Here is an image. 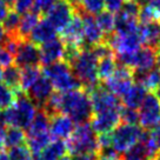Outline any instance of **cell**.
<instances>
[{
    "mask_svg": "<svg viewBox=\"0 0 160 160\" xmlns=\"http://www.w3.org/2000/svg\"><path fill=\"white\" fill-rule=\"evenodd\" d=\"M135 1H137L140 6H141V5H145V4H147L150 0H135Z\"/></svg>",
    "mask_w": 160,
    "mask_h": 160,
    "instance_id": "7dc6e473",
    "label": "cell"
},
{
    "mask_svg": "<svg viewBox=\"0 0 160 160\" xmlns=\"http://www.w3.org/2000/svg\"><path fill=\"white\" fill-rule=\"evenodd\" d=\"M37 111L38 107L30 97L24 92H18L14 104L0 113V119L5 122L6 126H13L27 131L34 119Z\"/></svg>",
    "mask_w": 160,
    "mask_h": 160,
    "instance_id": "7a4b0ae2",
    "label": "cell"
},
{
    "mask_svg": "<svg viewBox=\"0 0 160 160\" xmlns=\"http://www.w3.org/2000/svg\"><path fill=\"white\" fill-rule=\"evenodd\" d=\"M157 52H158V64L160 65V39L159 42H158V46H157Z\"/></svg>",
    "mask_w": 160,
    "mask_h": 160,
    "instance_id": "bcb514c9",
    "label": "cell"
},
{
    "mask_svg": "<svg viewBox=\"0 0 160 160\" xmlns=\"http://www.w3.org/2000/svg\"><path fill=\"white\" fill-rule=\"evenodd\" d=\"M57 31L51 25V22L47 19H41L38 21V24L32 30L30 34V39L35 45H42L44 42L55 38Z\"/></svg>",
    "mask_w": 160,
    "mask_h": 160,
    "instance_id": "ac0fdd59",
    "label": "cell"
},
{
    "mask_svg": "<svg viewBox=\"0 0 160 160\" xmlns=\"http://www.w3.org/2000/svg\"><path fill=\"white\" fill-rule=\"evenodd\" d=\"M14 62L20 68L27 66H38V64H40L39 47L31 40H22L14 54Z\"/></svg>",
    "mask_w": 160,
    "mask_h": 160,
    "instance_id": "5bb4252c",
    "label": "cell"
},
{
    "mask_svg": "<svg viewBox=\"0 0 160 160\" xmlns=\"http://www.w3.org/2000/svg\"><path fill=\"white\" fill-rule=\"evenodd\" d=\"M150 135L151 138H152V140H153V142H154L158 152H160V121L151 130Z\"/></svg>",
    "mask_w": 160,
    "mask_h": 160,
    "instance_id": "ab89813d",
    "label": "cell"
},
{
    "mask_svg": "<svg viewBox=\"0 0 160 160\" xmlns=\"http://www.w3.org/2000/svg\"><path fill=\"white\" fill-rule=\"evenodd\" d=\"M8 5L7 4H5L2 0H0V24L4 21V19H5V17L7 15V13H8Z\"/></svg>",
    "mask_w": 160,
    "mask_h": 160,
    "instance_id": "b9f144b4",
    "label": "cell"
},
{
    "mask_svg": "<svg viewBox=\"0 0 160 160\" xmlns=\"http://www.w3.org/2000/svg\"><path fill=\"white\" fill-rule=\"evenodd\" d=\"M139 28V20L135 17L125 14L122 12H118L115 14V27L114 31L117 34H128L137 32Z\"/></svg>",
    "mask_w": 160,
    "mask_h": 160,
    "instance_id": "44dd1931",
    "label": "cell"
},
{
    "mask_svg": "<svg viewBox=\"0 0 160 160\" xmlns=\"http://www.w3.org/2000/svg\"><path fill=\"white\" fill-rule=\"evenodd\" d=\"M59 160H70V157H62V158H61V159H59Z\"/></svg>",
    "mask_w": 160,
    "mask_h": 160,
    "instance_id": "f5cc1de1",
    "label": "cell"
},
{
    "mask_svg": "<svg viewBox=\"0 0 160 160\" xmlns=\"http://www.w3.org/2000/svg\"><path fill=\"white\" fill-rule=\"evenodd\" d=\"M67 151L75 153H97L99 151L98 137L88 122L78 124L66 142Z\"/></svg>",
    "mask_w": 160,
    "mask_h": 160,
    "instance_id": "5b68a950",
    "label": "cell"
},
{
    "mask_svg": "<svg viewBox=\"0 0 160 160\" xmlns=\"http://www.w3.org/2000/svg\"><path fill=\"white\" fill-rule=\"evenodd\" d=\"M138 114L140 127L152 130L160 121V99L154 93L147 94L140 105Z\"/></svg>",
    "mask_w": 160,
    "mask_h": 160,
    "instance_id": "ba28073f",
    "label": "cell"
},
{
    "mask_svg": "<svg viewBox=\"0 0 160 160\" xmlns=\"http://www.w3.org/2000/svg\"><path fill=\"white\" fill-rule=\"evenodd\" d=\"M26 94L30 97L38 108H44L50 100L51 95L53 94V85L47 77L41 74L28 88Z\"/></svg>",
    "mask_w": 160,
    "mask_h": 160,
    "instance_id": "4fadbf2b",
    "label": "cell"
},
{
    "mask_svg": "<svg viewBox=\"0 0 160 160\" xmlns=\"http://www.w3.org/2000/svg\"><path fill=\"white\" fill-rule=\"evenodd\" d=\"M75 128L74 121L62 113H54L51 115L50 133L52 138L59 140L68 139Z\"/></svg>",
    "mask_w": 160,
    "mask_h": 160,
    "instance_id": "2e32d148",
    "label": "cell"
},
{
    "mask_svg": "<svg viewBox=\"0 0 160 160\" xmlns=\"http://www.w3.org/2000/svg\"><path fill=\"white\" fill-rule=\"evenodd\" d=\"M61 33V40L64 44L70 45L82 46V35H84V27H82V19L81 14L75 11L71 22L66 26V28ZM82 48V47H81Z\"/></svg>",
    "mask_w": 160,
    "mask_h": 160,
    "instance_id": "e0dca14e",
    "label": "cell"
},
{
    "mask_svg": "<svg viewBox=\"0 0 160 160\" xmlns=\"http://www.w3.org/2000/svg\"><path fill=\"white\" fill-rule=\"evenodd\" d=\"M106 87L118 98H122L134 84V73L131 67L118 65L113 75L106 80Z\"/></svg>",
    "mask_w": 160,
    "mask_h": 160,
    "instance_id": "52a82bcc",
    "label": "cell"
},
{
    "mask_svg": "<svg viewBox=\"0 0 160 160\" xmlns=\"http://www.w3.org/2000/svg\"><path fill=\"white\" fill-rule=\"evenodd\" d=\"M40 50V64L44 66H48L57 61L64 60L65 44L61 38H53L44 42L39 47Z\"/></svg>",
    "mask_w": 160,
    "mask_h": 160,
    "instance_id": "9a60e30c",
    "label": "cell"
},
{
    "mask_svg": "<svg viewBox=\"0 0 160 160\" xmlns=\"http://www.w3.org/2000/svg\"><path fill=\"white\" fill-rule=\"evenodd\" d=\"M140 7H141V6H140L135 0H126L125 2H124V5H122V7L120 8V12L138 18L139 12H140Z\"/></svg>",
    "mask_w": 160,
    "mask_h": 160,
    "instance_id": "d590c367",
    "label": "cell"
},
{
    "mask_svg": "<svg viewBox=\"0 0 160 160\" xmlns=\"http://www.w3.org/2000/svg\"><path fill=\"white\" fill-rule=\"evenodd\" d=\"M26 140V135L24 130L10 126L8 128H6L5 133V147H15V146L24 145Z\"/></svg>",
    "mask_w": 160,
    "mask_h": 160,
    "instance_id": "4316f807",
    "label": "cell"
},
{
    "mask_svg": "<svg viewBox=\"0 0 160 160\" xmlns=\"http://www.w3.org/2000/svg\"><path fill=\"white\" fill-rule=\"evenodd\" d=\"M42 73L51 80L53 88H55L60 93H66L70 91L82 88L81 82L73 74L70 64L66 62L65 60H60L54 64L45 66Z\"/></svg>",
    "mask_w": 160,
    "mask_h": 160,
    "instance_id": "277c9868",
    "label": "cell"
},
{
    "mask_svg": "<svg viewBox=\"0 0 160 160\" xmlns=\"http://www.w3.org/2000/svg\"><path fill=\"white\" fill-rule=\"evenodd\" d=\"M67 1H68L71 5L75 8V11H77V10H79L80 8V6H81V1H82V0H67Z\"/></svg>",
    "mask_w": 160,
    "mask_h": 160,
    "instance_id": "ee69618b",
    "label": "cell"
},
{
    "mask_svg": "<svg viewBox=\"0 0 160 160\" xmlns=\"http://www.w3.org/2000/svg\"><path fill=\"white\" fill-rule=\"evenodd\" d=\"M134 80L135 82H139L141 85H144V87L147 91L154 92L160 84V66L152 68L151 71L146 72L145 74L135 78Z\"/></svg>",
    "mask_w": 160,
    "mask_h": 160,
    "instance_id": "484cf974",
    "label": "cell"
},
{
    "mask_svg": "<svg viewBox=\"0 0 160 160\" xmlns=\"http://www.w3.org/2000/svg\"><path fill=\"white\" fill-rule=\"evenodd\" d=\"M42 110H45L50 115L54 113L66 114L77 125L88 122L93 115L90 94L84 88L70 91L66 93L53 92Z\"/></svg>",
    "mask_w": 160,
    "mask_h": 160,
    "instance_id": "6da1fadb",
    "label": "cell"
},
{
    "mask_svg": "<svg viewBox=\"0 0 160 160\" xmlns=\"http://www.w3.org/2000/svg\"><path fill=\"white\" fill-rule=\"evenodd\" d=\"M126 0H105V7L111 13H118Z\"/></svg>",
    "mask_w": 160,
    "mask_h": 160,
    "instance_id": "f35d334b",
    "label": "cell"
},
{
    "mask_svg": "<svg viewBox=\"0 0 160 160\" xmlns=\"http://www.w3.org/2000/svg\"><path fill=\"white\" fill-rule=\"evenodd\" d=\"M71 70L77 79L87 91L99 84L98 78V58L91 50L82 48L75 59L70 64Z\"/></svg>",
    "mask_w": 160,
    "mask_h": 160,
    "instance_id": "3957f363",
    "label": "cell"
},
{
    "mask_svg": "<svg viewBox=\"0 0 160 160\" xmlns=\"http://www.w3.org/2000/svg\"><path fill=\"white\" fill-rule=\"evenodd\" d=\"M40 75H41V70L38 66L24 67L21 70V81H20V90H21V92L26 93Z\"/></svg>",
    "mask_w": 160,
    "mask_h": 160,
    "instance_id": "d4e9b609",
    "label": "cell"
},
{
    "mask_svg": "<svg viewBox=\"0 0 160 160\" xmlns=\"http://www.w3.org/2000/svg\"><path fill=\"white\" fill-rule=\"evenodd\" d=\"M104 8H105V0H82L80 8L77 11L94 15L102 12Z\"/></svg>",
    "mask_w": 160,
    "mask_h": 160,
    "instance_id": "4dcf8cb0",
    "label": "cell"
},
{
    "mask_svg": "<svg viewBox=\"0 0 160 160\" xmlns=\"http://www.w3.org/2000/svg\"><path fill=\"white\" fill-rule=\"evenodd\" d=\"M118 62L115 60L114 55L105 57L98 60V78L99 81H106L113 75Z\"/></svg>",
    "mask_w": 160,
    "mask_h": 160,
    "instance_id": "cb8c5ba5",
    "label": "cell"
},
{
    "mask_svg": "<svg viewBox=\"0 0 160 160\" xmlns=\"http://www.w3.org/2000/svg\"><path fill=\"white\" fill-rule=\"evenodd\" d=\"M139 34L142 44L157 48L160 39V21H151L139 26Z\"/></svg>",
    "mask_w": 160,
    "mask_h": 160,
    "instance_id": "d6986e66",
    "label": "cell"
},
{
    "mask_svg": "<svg viewBox=\"0 0 160 160\" xmlns=\"http://www.w3.org/2000/svg\"><path fill=\"white\" fill-rule=\"evenodd\" d=\"M97 160H120V157L112 147H106L99 148L97 152Z\"/></svg>",
    "mask_w": 160,
    "mask_h": 160,
    "instance_id": "8d00e7d4",
    "label": "cell"
},
{
    "mask_svg": "<svg viewBox=\"0 0 160 160\" xmlns=\"http://www.w3.org/2000/svg\"><path fill=\"white\" fill-rule=\"evenodd\" d=\"M158 64V52L157 48L144 46L140 47L133 55L132 70L134 73V79L140 75L145 74L146 72L154 68Z\"/></svg>",
    "mask_w": 160,
    "mask_h": 160,
    "instance_id": "8fae6325",
    "label": "cell"
},
{
    "mask_svg": "<svg viewBox=\"0 0 160 160\" xmlns=\"http://www.w3.org/2000/svg\"><path fill=\"white\" fill-rule=\"evenodd\" d=\"M120 120L125 124H132V125H137V122H139V114L137 110L133 108H128V107H124L120 113Z\"/></svg>",
    "mask_w": 160,
    "mask_h": 160,
    "instance_id": "d6a6232c",
    "label": "cell"
},
{
    "mask_svg": "<svg viewBox=\"0 0 160 160\" xmlns=\"http://www.w3.org/2000/svg\"><path fill=\"white\" fill-rule=\"evenodd\" d=\"M5 4H7L8 6H11V5H13V2H14V0H2Z\"/></svg>",
    "mask_w": 160,
    "mask_h": 160,
    "instance_id": "681fc988",
    "label": "cell"
},
{
    "mask_svg": "<svg viewBox=\"0 0 160 160\" xmlns=\"http://www.w3.org/2000/svg\"><path fill=\"white\" fill-rule=\"evenodd\" d=\"M153 93H154V94L157 95V97H158V98L160 99V84H159V86L157 87V90H155L154 92H153Z\"/></svg>",
    "mask_w": 160,
    "mask_h": 160,
    "instance_id": "c3c4849f",
    "label": "cell"
},
{
    "mask_svg": "<svg viewBox=\"0 0 160 160\" xmlns=\"http://www.w3.org/2000/svg\"><path fill=\"white\" fill-rule=\"evenodd\" d=\"M39 17L40 15L35 12H28L26 14H22V18L20 19L19 30H18V35L20 39L25 40L30 37L32 30L39 21Z\"/></svg>",
    "mask_w": 160,
    "mask_h": 160,
    "instance_id": "603a6c76",
    "label": "cell"
},
{
    "mask_svg": "<svg viewBox=\"0 0 160 160\" xmlns=\"http://www.w3.org/2000/svg\"><path fill=\"white\" fill-rule=\"evenodd\" d=\"M5 38H6L5 31H4V28H2V27H0V45L2 44V41L5 40Z\"/></svg>",
    "mask_w": 160,
    "mask_h": 160,
    "instance_id": "f6af8a7d",
    "label": "cell"
},
{
    "mask_svg": "<svg viewBox=\"0 0 160 160\" xmlns=\"http://www.w3.org/2000/svg\"><path fill=\"white\" fill-rule=\"evenodd\" d=\"M14 61V55L11 54L7 50H5L2 46L0 45V65L2 67H7L13 64Z\"/></svg>",
    "mask_w": 160,
    "mask_h": 160,
    "instance_id": "74e56055",
    "label": "cell"
},
{
    "mask_svg": "<svg viewBox=\"0 0 160 160\" xmlns=\"http://www.w3.org/2000/svg\"><path fill=\"white\" fill-rule=\"evenodd\" d=\"M20 19H21L20 14H18L14 10L8 11V13L5 17L4 21H2V28L5 31L6 35H18Z\"/></svg>",
    "mask_w": 160,
    "mask_h": 160,
    "instance_id": "f1b7e54d",
    "label": "cell"
},
{
    "mask_svg": "<svg viewBox=\"0 0 160 160\" xmlns=\"http://www.w3.org/2000/svg\"><path fill=\"white\" fill-rule=\"evenodd\" d=\"M146 95H147V90L144 87V85H141L139 82H135L130 88V91L121 98L122 106L137 110L140 107Z\"/></svg>",
    "mask_w": 160,
    "mask_h": 160,
    "instance_id": "ffe728a7",
    "label": "cell"
},
{
    "mask_svg": "<svg viewBox=\"0 0 160 160\" xmlns=\"http://www.w3.org/2000/svg\"><path fill=\"white\" fill-rule=\"evenodd\" d=\"M34 0H14L13 2V10L18 14H26L33 10Z\"/></svg>",
    "mask_w": 160,
    "mask_h": 160,
    "instance_id": "e575fe53",
    "label": "cell"
},
{
    "mask_svg": "<svg viewBox=\"0 0 160 160\" xmlns=\"http://www.w3.org/2000/svg\"><path fill=\"white\" fill-rule=\"evenodd\" d=\"M142 134V127L121 122L111 132V147L117 153H125L139 142Z\"/></svg>",
    "mask_w": 160,
    "mask_h": 160,
    "instance_id": "8992f818",
    "label": "cell"
},
{
    "mask_svg": "<svg viewBox=\"0 0 160 160\" xmlns=\"http://www.w3.org/2000/svg\"><path fill=\"white\" fill-rule=\"evenodd\" d=\"M2 72H4V70H2V66L0 65V79L2 78Z\"/></svg>",
    "mask_w": 160,
    "mask_h": 160,
    "instance_id": "f907efd6",
    "label": "cell"
},
{
    "mask_svg": "<svg viewBox=\"0 0 160 160\" xmlns=\"http://www.w3.org/2000/svg\"><path fill=\"white\" fill-rule=\"evenodd\" d=\"M4 84L7 85L14 92H21L20 90V81H21V70L17 65H10L7 66L4 72H2V78Z\"/></svg>",
    "mask_w": 160,
    "mask_h": 160,
    "instance_id": "7402d4cb",
    "label": "cell"
},
{
    "mask_svg": "<svg viewBox=\"0 0 160 160\" xmlns=\"http://www.w3.org/2000/svg\"><path fill=\"white\" fill-rule=\"evenodd\" d=\"M81 14L82 19V27H84V35H82V48H91L94 45H98L100 42H104L105 34L99 27L97 20L93 18V15L77 11Z\"/></svg>",
    "mask_w": 160,
    "mask_h": 160,
    "instance_id": "7c38bea8",
    "label": "cell"
},
{
    "mask_svg": "<svg viewBox=\"0 0 160 160\" xmlns=\"http://www.w3.org/2000/svg\"><path fill=\"white\" fill-rule=\"evenodd\" d=\"M74 13L75 8L67 0H58V2L47 12L46 19L50 21L55 31L62 32L71 22Z\"/></svg>",
    "mask_w": 160,
    "mask_h": 160,
    "instance_id": "9c48e42d",
    "label": "cell"
},
{
    "mask_svg": "<svg viewBox=\"0 0 160 160\" xmlns=\"http://www.w3.org/2000/svg\"><path fill=\"white\" fill-rule=\"evenodd\" d=\"M121 108L115 110H108L93 113L91 118V127L97 134H104V133H111L120 122V113Z\"/></svg>",
    "mask_w": 160,
    "mask_h": 160,
    "instance_id": "30bf717a",
    "label": "cell"
},
{
    "mask_svg": "<svg viewBox=\"0 0 160 160\" xmlns=\"http://www.w3.org/2000/svg\"><path fill=\"white\" fill-rule=\"evenodd\" d=\"M154 160H160V152H159V153H158V154H157V155H155Z\"/></svg>",
    "mask_w": 160,
    "mask_h": 160,
    "instance_id": "816d5d0a",
    "label": "cell"
},
{
    "mask_svg": "<svg viewBox=\"0 0 160 160\" xmlns=\"http://www.w3.org/2000/svg\"><path fill=\"white\" fill-rule=\"evenodd\" d=\"M147 4L150 5V7L154 11V13L159 17L160 19V0H150Z\"/></svg>",
    "mask_w": 160,
    "mask_h": 160,
    "instance_id": "7bdbcfd3",
    "label": "cell"
},
{
    "mask_svg": "<svg viewBox=\"0 0 160 160\" xmlns=\"http://www.w3.org/2000/svg\"><path fill=\"white\" fill-rule=\"evenodd\" d=\"M58 2V0H34L33 12L38 14H47V12Z\"/></svg>",
    "mask_w": 160,
    "mask_h": 160,
    "instance_id": "836d02e7",
    "label": "cell"
},
{
    "mask_svg": "<svg viewBox=\"0 0 160 160\" xmlns=\"http://www.w3.org/2000/svg\"><path fill=\"white\" fill-rule=\"evenodd\" d=\"M70 160H97V153H75Z\"/></svg>",
    "mask_w": 160,
    "mask_h": 160,
    "instance_id": "60d3db41",
    "label": "cell"
},
{
    "mask_svg": "<svg viewBox=\"0 0 160 160\" xmlns=\"http://www.w3.org/2000/svg\"><path fill=\"white\" fill-rule=\"evenodd\" d=\"M8 160H32V153L26 145L15 146L7 152Z\"/></svg>",
    "mask_w": 160,
    "mask_h": 160,
    "instance_id": "1f68e13d",
    "label": "cell"
},
{
    "mask_svg": "<svg viewBox=\"0 0 160 160\" xmlns=\"http://www.w3.org/2000/svg\"><path fill=\"white\" fill-rule=\"evenodd\" d=\"M97 22L101 31L104 32V34L108 35L114 32L115 27V15L111 13L108 11H102L99 14H97Z\"/></svg>",
    "mask_w": 160,
    "mask_h": 160,
    "instance_id": "83f0119b",
    "label": "cell"
},
{
    "mask_svg": "<svg viewBox=\"0 0 160 160\" xmlns=\"http://www.w3.org/2000/svg\"><path fill=\"white\" fill-rule=\"evenodd\" d=\"M17 92L10 88L4 82H0V110L4 111L14 104Z\"/></svg>",
    "mask_w": 160,
    "mask_h": 160,
    "instance_id": "f546056e",
    "label": "cell"
}]
</instances>
